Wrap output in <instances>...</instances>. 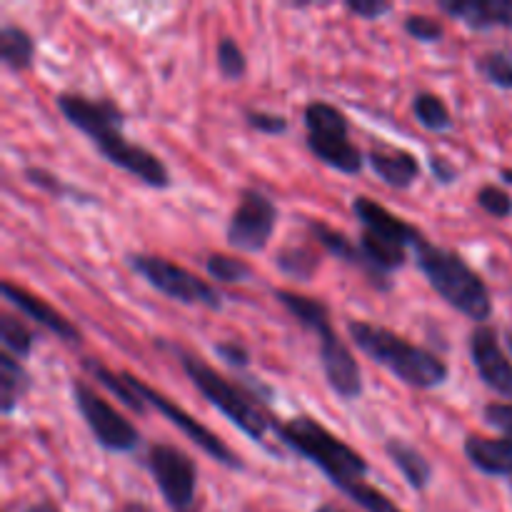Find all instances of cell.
Masks as SVG:
<instances>
[{
	"mask_svg": "<svg viewBox=\"0 0 512 512\" xmlns=\"http://www.w3.org/2000/svg\"><path fill=\"white\" fill-rule=\"evenodd\" d=\"M278 435L290 450L308 458L315 468L323 470L330 478L335 488L343 490L353 503L368 512H403L398 505L390 503L378 488L365 480L368 475V463L363 455L355 453L348 443L330 433L325 425L318 420L308 418V415H298V418L288 420V423L278 425Z\"/></svg>",
	"mask_w": 512,
	"mask_h": 512,
	"instance_id": "cell-1",
	"label": "cell"
},
{
	"mask_svg": "<svg viewBox=\"0 0 512 512\" xmlns=\"http://www.w3.org/2000/svg\"><path fill=\"white\" fill-rule=\"evenodd\" d=\"M58 110L73 128L93 140L95 150L115 168L125 170L148 188H170V173L158 155L123 135V113L113 100H93L85 95H58Z\"/></svg>",
	"mask_w": 512,
	"mask_h": 512,
	"instance_id": "cell-2",
	"label": "cell"
},
{
	"mask_svg": "<svg viewBox=\"0 0 512 512\" xmlns=\"http://www.w3.org/2000/svg\"><path fill=\"white\" fill-rule=\"evenodd\" d=\"M350 340L368 355L373 363L383 365L385 370L403 380L410 388L433 390L448 380V365L430 350L413 345L410 340L400 338L398 333L380 325L365 323V320H350Z\"/></svg>",
	"mask_w": 512,
	"mask_h": 512,
	"instance_id": "cell-3",
	"label": "cell"
},
{
	"mask_svg": "<svg viewBox=\"0 0 512 512\" xmlns=\"http://www.w3.org/2000/svg\"><path fill=\"white\" fill-rule=\"evenodd\" d=\"M275 300L303 325L305 330L320 338V363L333 393L343 400H355L363 395V373L355 363L348 345L338 338L330 323L328 305L323 300L293 293V290H275Z\"/></svg>",
	"mask_w": 512,
	"mask_h": 512,
	"instance_id": "cell-4",
	"label": "cell"
},
{
	"mask_svg": "<svg viewBox=\"0 0 512 512\" xmlns=\"http://www.w3.org/2000/svg\"><path fill=\"white\" fill-rule=\"evenodd\" d=\"M415 263L420 273L428 278L430 288L458 313L468 315L478 325L493 315V300L485 280L460 258L453 250L438 248V245L420 240L415 245Z\"/></svg>",
	"mask_w": 512,
	"mask_h": 512,
	"instance_id": "cell-5",
	"label": "cell"
},
{
	"mask_svg": "<svg viewBox=\"0 0 512 512\" xmlns=\"http://www.w3.org/2000/svg\"><path fill=\"white\" fill-rule=\"evenodd\" d=\"M173 353L178 355V363L183 365L185 375L193 380V385L200 390V395H203L215 410H220L235 428L243 430L253 443H263L265 435H268L270 430V420L265 418L263 410L255 405V400L250 398L243 388L230 383L225 375H220L218 370L210 368L205 360L195 358V355L178 348H173Z\"/></svg>",
	"mask_w": 512,
	"mask_h": 512,
	"instance_id": "cell-6",
	"label": "cell"
},
{
	"mask_svg": "<svg viewBox=\"0 0 512 512\" xmlns=\"http://www.w3.org/2000/svg\"><path fill=\"white\" fill-rule=\"evenodd\" d=\"M305 130L308 148L320 163L345 175H358L363 170V150L350 140L348 118L335 105L313 100L305 105Z\"/></svg>",
	"mask_w": 512,
	"mask_h": 512,
	"instance_id": "cell-7",
	"label": "cell"
},
{
	"mask_svg": "<svg viewBox=\"0 0 512 512\" xmlns=\"http://www.w3.org/2000/svg\"><path fill=\"white\" fill-rule=\"evenodd\" d=\"M128 265L133 273H138L150 288L163 293L165 298L175 300L183 305H203L208 310L223 308V298L218 290L210 283L200 280L198 275L190 270L180 268V265L170 263L168 258H158V255L133 253L128 255Z\"/></svg>",
	"mask_w": 512,
	"mask_h": 512,
	"instance_id": "cell-8",
	"label": "cell"
},
{
	"mask_svg": "<svg viewBox=\"0 0 512 512\" xmlns=\"http://www.w3.org/2000/svg\"><path fill=\"white\" fill-rule=\"evenodd\" d=\"M75 408L93 433L95 443L108 453H130L140 445V433L130 420H125L103 395L95 393L83 380H73Z\"/></svg>",
	"mask_w": 512,
	"mask_h": 512,
	"instance_id": "cell-9",
	"label": "cell"
},
{
	"mask_svg": "<svg viewBox=\"0 0 512 512\" xmlns=\"http://www.w3.org/2000/svg\"><path fill=\"white\" fill-rule=\"evenodd\" d=\"M148 470L170 508L175 512H188L193 508L198 468L188 453L165 443L153 445L148 450Z\"/></svg>",
	"mask_w": 512,
	"mask_h": 512,
	"instance_id": "cell-10",
	"label": "cell"
},
{
	"mask_svg": "<svg viewBox=\"0 0 512 512\" xmlns=\"http://www.w3.org/2000/svg\"><path fill=\"white\" fill-rule=\"evenodd\" d=\"M123 378L128 380L130 388L135 390V393L140 395V398L145 400V405H153L158 413H163L165 418L170 420V423L175 425V428L180 430L183 435H188L190 440H193L195 445H198L203 453H208L210 458L215 460V463L225 465V468L230 470H243V460L238 458V455L233 453V450L228 448V445L223 443V440L218 438L215 433H210L205 425H200V420H195L193 415L188 413V410H183L180 405H175L173 400H168L165 395H160L158 390L150 388L148 383H143V380H138L135 375L130 373H123Z\"/></svg>",
	"mask_w": 512,
	"mask_h": 512,
	"instance_id": "cell-11",
	"label": "cell"
},
{
	"mask_svg": "<svg viewBox=\"0 0 512 512\" xmlns=\"http://www.w3.org/2000/svg\"><path fill=\"white\" fill-rule=\"evenodd\" d=\"M278 223V205L260 190H243L228 223V243L243 253H260Z\"/></svg>",
	"mask_w": 512,
	"mask_h": 512,
	"instance_id": "cell-12",
	"label": "cell"
},
{
	"mask_svg": "<svg viewBox=\"0 0 512 512\" xmlns=\"http://www.w3.org/2000/svg\"><path fill=\"white\" fill-rule=\"evenodd\" d=\"M470 358H473L475 373L485 385L500 398L512 400V363L500 348L495 328L478 325L470 335Z\"/></svg>",
	"mask_w": 512,
	"mask_h": 512,
	"instance_id": "cell-13",
	"label": "cell"
},
{
	"mask_svg": "<svg viewBox=\"0 0 512 512\" xmlns=\"http://www.w3.org/2000/svg\"><path fill=\"white\" fill-rule=\"evenodd\" d=\"M353 213L360 220V225H363V233L378 235V238L398 243L403 248H415L423 240V233L415 225L405 223L403 218L393 215L388 208L375 203L368 195H358L353 200Z\"/></svg>",
	"mask_w": 512,
	"mask_h": 512,
	"instance_id": "cell-14",
	"label": "cell"
},
{
	"mask_svg": "<svg viewBox=\"0 0 512 512\" xmlns=\"http://www.w3.org/2000/svg\"><path fill=\"white\" fill-rule=\"evenodd\" d=\"M0 293H3V298L8 300L10 305H15L20 313L28 315L30 320L43 325V328L50 330L53 335H58L60 340H65V343H80V330L75 328L63 313H58L48 300L38 298V295H30L28 290L15 285L13 280H3Z\"/></svg>",
	"mask_w": 512,
	"mask_h": 512,
	"instance_id": "cell-15",
	"label": "cell"
},
{
	"mask_svg": "<svg viewBox=\"0 0 512 512\" xmlns=\"http://www.w3.org/2000/svg\"><path fill=\"white\" fill-rule=\"evenodd\" d=\"M438 5L450 18L473 30H512V0H443Z\"/></svg>",
	"mask_w": 512,
	"mask_h": 512,
	"instance_id": "cell-16",
	"label": "cell"
},
{
	"mask_svg": "<svg viewBox=\"0 0 512 512\" xmlns=\"http://www.w3.org/2000/svg\"><path fill=\"white\" fill-rule=\"evenodd\" d=\"M465 458L485 475H512V438H478L470 435L463 445Z\"/></svg>",
	"mask_w": 512,
	"mask_h": 512,
	"instance_id": "cell-17",
	"label": "cell"
},
{
	"mask_svg": "<svg viewBox=\"0 0 512 512\" xmlns=\"http://www.w3.org/2000/svg\"><path fill=\"white\" fill-rule=\"evenodd\" d=\"M368 163L373 173L390 188H410L420 175V163L408 150L373 148L368 153Z\"/></svg>",
	"mask_w": 512,
	"mask_h": 512,
	"instance_id": "cell-18",
	"label": "cell"
},
{
	"mask_svg": "<svg viewBox=\"0 0 512 512\" xmlns=\"http://www.w3.org/2000/svg\"><path fill=\"white\" fill-rule=\"evenodd\" d=\"M385 453H388V458L393 460L395 468L400 470V475L408 480L410 488L413 490L428 488L430 480H433V465L428 463V458H425L418 448H413V445L405 443V440L400 438H390L388 443H385Z\"/></svg>",
	"mask_w": 512,
	"mask_h": 512,
	"instance_id": "cell-19",
	"label": "cell"
},
{
	"mask_svg": "<svg viewBox=\"0 0 512 512\" xmlns=\"http://www.w3.org/2000/svg\"><path fill=\"white\" fill-rule=\"evenodd\" d=\"M35 58V40L20 25L5 23L0 28V60L8 70H28Z\"/></svg>",
	"mask_w": 512,
	"mask_h": 512,
	"instance_id": "cell-20",
	"label": "cell"
},
{
	"mask_svg": "<svg viewBox=\"0 0 512 512\" xmlns=\"http://www.w3.org/2000/svg\"><path fill=\"white\" fill-rule=\"evenodd\" d=\"M308 230L310 235H313L315 243H320V248H323L325 253L343 260V263L365 270V260H363V253H360V245L350 243L343 233L333 230L330 225L320 223V220H308Z\"/></svg>",
	"mask_w": 512,
	"mask_h": 512,
	"instance_id": "cell-21",
	"label": "cell"
},
{
	"mask_svg": "<svg viewBox=\"0 0 512 512\" xmlns=\"http://www.w3.org/2000/svg\"><path fill=\"white\" fill-rule=\"evenodd\" d=\"M28 388L30 375L25 373L18 358H10L8 353L0 355V408H3L5 415L13 413L15 405L20 403V398H23Z\"/></svg>",
	"mask_w": 512,
	"mask_h": 512,
	"instance_id": "cell-22",
	"label": "cell"
},
{
	"mask_svg": "<svg viewBox=\"0 0 512 512\" xmlns=\"http://www.w3.org/2000/svg\"><path fill=\"white\" fill-rule=\"evenodd\" d=\"M83 368L88 370V373L93 375V378L98 380V383L103 385L105 390H110V393H113L115 398L120 400V403L128 405L133 413L143 415L145 410H148L145 400L140 398V395L135 393L133 388H130V383L123 378V373H120V375L113 373V370H108L103 363H98V360H83Z\"/></svg>",
	"mask_w": 512,
	"mask_h": 512,
	"instance_id": "cell-23",
	"label": "cell"
},
{
	"mask_svg": "<svg viewBox=\"0 0 512 512\" xmlns=\"http://www.w3.org/2000/svg\"><path fill=\"white\" fill-rule=\"evenodd\" d=\"M25 180H28L30 185H35V188L43 190V193L53 195V198H58V200H70V203H83V205L98 203V198H95V195L75 188L73 183H65L63 178H58V175H53L50 170H45V168H25Z\"/></svg>",
	"mask_w": 512,
	"mask_h": 512,
	"instance_id": "cell-24",
	"label": "cell"
},
{
	"mask_svg": "<svg viewBox=\"0 0 512 512\" xmlns=\"http://www.w3.org/2000/svg\"><path fill=\"white\" fill-rule=\"evenodd\" d=\"M413 115L425 130H433V133H440V130H448L453 125V115H450L448 105L440 95L435 93H418L413 98Z\"/></svg>",
	"mask_w": 512,
	"mask_h": 512,
	"instance_id": "cell-25",
	"label": "cell"
},
{
	"mask_svg": "<svg viewBox=\"0 0 512 512\" xmlns=\"http://www.w3.org/2000/svg\"><path fill=\"white\" fill-rule=\"evenodd\" d=\"M320 258L310 248H303V245H293V248L280 250L278 258H275V265L283 275L293 280H313V275L318 273Z\"/></svg>",
	"mask_w": 512,
	"mask_h": 512,
	"instance_id": "cell-26",
	"label": "cell"
},
{
	"mask_svg": "<svg viewBox=\"0 0 512 512\" xmlns=\"http://www.w3.org/2000/svg\"><path fill=\"white\" fill-rule=\"evenodd\" d=\"M475 68L485 83L500 90H512V50H490V53L480 55Z\"/></svg>",
	"mask_w": 512,
	"mask_h": 512,
	"instance_id": "cell-27",
	"label": "cell"
},
{
	"mask_svg": "<svg viewBox=\"0 0 512 512\" xmlns=\"http://www.w3.org/2000/svg\"><path fill=\"white\" fill-rule=\"evenodd\" d=\"M205 270L213 280L218 283H228V285H238V283H248L253 278V268H250L245 260L230 258V255H210L205 260Z\"/></svg>",
	"mask_w": 512,
	"mask_h": 512,
	"instance_id": "cell-28",
	"label": "cell"
},
{
	"mask_svg": "<svg viewBox=\"0 0 512 512\" xmlns=\"http://www.w3.org/2000/svg\"><path fill=\"white\" fill-rule=\"evenodd\" d=\"M0 338H3L5 350H10L18 360L30 358V353H33L35 335L30 333L28 325H23L13 315H3V320H0Z\"/></svg>",
	"mask_w": 512,
	"mask_h": 512,
	"instance_id": "cell-29",
	"label": "cell"
},
{
	"mask_svg": "<svg viewBox=\"0 0 512 512\" xmlns=\"http://www.w3.org/2000/svg\"><path fill=\"white\" fill-rule=\"evenodd\" d=\"M218 70L228 80H240L245 75V70H248V60H245L243 48L233 38L218 40Z\"/></svg>",
	"mask_w": 512,
	"mask_h": 512,
	"instance_id": "cell-30",
	"label": "cell"
},
{
	"mask_svg": "<svg viewBox=\"0 0 512 512\" xmlns=\"http://www.w3.org/2000/svg\"><path fill=\"white\" fill-rule=\"evenodd\" d=\"M478 205L493 218H510L512 215V198L510 193H505L498 185H483L478 190Z\"/></svg>",
	"mask_w": 512,
	"mask_h": 512,
	"instance_id": "cell-31",
	"label": "cell"
},
{
	"mask_svg": "<svg viewBox=\"0 0 512 512\" xmlns=\"http://www.w3.org/2000/svg\"><path fill=\"white\" fill-rule=\"evenodd\" d=\"M403 28L410 38L420 40V43H438V40L445 35L443 23L430 18V15H408Z\"/></svg>",
	"mask_w": 512,
	"mask_h": 512,
	"instance_id": "cell-32",
	"label": "cell"
},
{
	"mask_svg": "<svg viewBox=\"0 0 512 512\" xmlns=\"http://www.w3.org/2000/svg\"><path fill=\"white\" fill-rule=\"evenodd\" d=\"M245 123L263 135H283L288 133V118L280 113H268V110H248Z\"/></svg>",
	"mask_w": 512,
	"mask_h": 512,
	"instance_id": "cell-33",
	"label": "cell"
},
{
	"mask_svg": "<svg viewBox=\"0 0 512 512\" xmlns=\"http://www.w3.org/2000/svg\"><path fill=\"white\" fill-rule=\"evenodd\" d=\"M213 350L230 368H245L250 363L248 348L243 343H238V340H220V343L213 345Z\"/></svg>",
	"mask_w": 512,
	"mask_h": 512,
	"instance_id": "cell-34",
	"label": "cell"
},
{
	"mask_svg": "<svg viewBox=\"0 0 512 512\" xmlns=\"http://www.w3.org/2000/svg\"><path fill=\"white\" fill-rule=\"evenodd\" d=\"M345 10L363 20H378L383 15L393 13V3H383V0H348Z\"/></svg>",
	"mask_w": 512,
	"mask_h": 512,
	"instance_id": "cell-35",
	"label": "cell"
},
{
	"mask_svg": "<svg viewBox=\"0 0 512 512\" xmlns=\"http://www.w3.org/2000/svg\"><path fill=\"white\" fill-rule=\"evenodd\" d=\"M483 415H485V420H488V425L503 430L508 438H512V403H490V405H485Z\"/></svg>",
	"mask_w": 512,
	"mask_h": 512,
	"instance_id": "cell-36",
	"label": "cell"
},
{
	"mask_svg": "<svg viewBox=\"0 0 512 512\" xmlns=\"http://www.w3.org/2000/svg\"><path fill=\"white\" fill-rule=\"evenodd\" d=\"M430 170H433V175L438 183L450 185L455 178H458V170H455L445 158H438V155H433V158H430Z\"/></svg>",
	"mask_w": 512,
	"mask_h": 512,
	"instance_id": "cell-37",
	"label": "cell"
},
{
	"mask_svg": "<svg viewBox=\"0 0 512 512\" xmlns=\"http://www.w3.org/2000/svg\"><path fill=\"white\" fill-rule=\"evenodd\" d=\"M23 512H60L58 508H55L53 503H48V500H45V503H38V505H30L28 510H23Z\"/></svg>",
	"mask_w": 512,
	"mask_h": 512,
	"instance_id": "cell-38",
	"label": "cell"
},
{
	"mask_svg": "<svg viewBox=\"0 0 512 512\" xmlns=\"http://www.w3.org/2000/svg\"><path fill=\"white\" fill-rule=\"evenodd\" d=\"M120 512H150V510L140 503H128V505H123V510Z\"/></svg>",
	"mask_w": 512,
	"mask_h": 512,
	"instance_id": "cell-39",
	"label": "cell"
},
{
	"mask_svg": "<svg viewBox=\"0 0 512 512\" xmlns=\"http://www.w3.org/2000/svg\"><path fill=\"white\" fill-rule=\"evenodd\" d=\"M315 512H340V510L333 508V505H320V508L315 510Z\"/></svg>",
	"mask_w": 512,
	"mask_h": 512,
	"instance_id": "cell-40",
	"label": "cell"
},
{
	"mask_svg": "<svg viewBox=\"0 0 512 512\" xmlns=\"http://www.w3.org/2000/svg\"><path fill=\"white\" fill-rule=\"evenodd\" d=\"M505 178V183H510L512 185V170H503V173H500Z\"/></svg>",
	"mask_w": 512,
	"mask_h": 512,
	"instance_id": "cell-41",
	"label": "cell"
},
{
	"mask_svg": "<svg viewBox=\"0 0 512 512\" xmlns=\"http://www.w3.org/2000/svg\"><path fill=\"white\" fill-rule=\"evenodd\" d=\"M508 348H510V353H512V328L508 330Z\"/></svg>",
	"mask_w": 512,
	"mask_h": 512,
	"instance_id": "cell-42",
	"label": "cell"
}]
</instances>
